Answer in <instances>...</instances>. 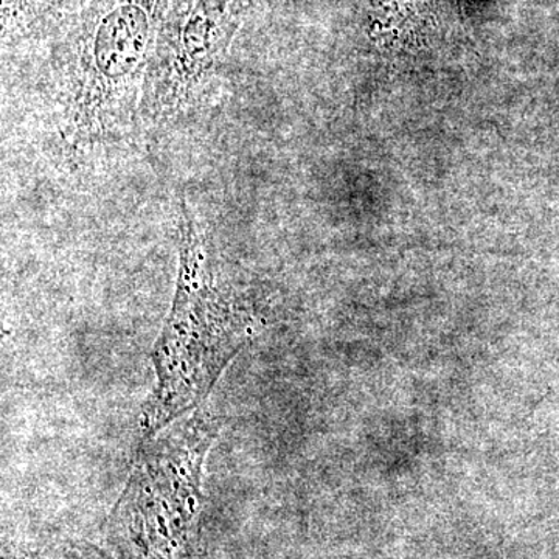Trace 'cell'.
<instances>
[{"instance_id":"cell-1","label":"cell","mask_w":559,"mask_h":559,"mask_svg":"<svg viewBox=\"0 0 559 559\" xmlns=\"http://www.w3.org/2000/svg\"><path fill=\"white\" fill-rule=\"evenodd\" d=\"M257 320L221 274L212 242L179 200V271L170 316L154 345L156 385L140 428L151 437L204 404Z\"/></svg>"},{"instance_id":"cell-2","label":"cell","mask_w":559,"mask_h":559,"mask_svg":"<svg viewBox=\"0 0 559 559\" xmlns=\"http://www.w3.org/2000/svg\"><path fill=\"white\" fill-rule=\"evenodd\" d=\"M221 419L202 406L146 437L130 477L105 522L116 559H183L204 536L205 459Z\"/></svg>"},{"instance_id":"cell-3","label":"cell","mask_w":559,"mask_h":559,"mask_svg":"<svg viewBox=\"0 0 559 559\" xmlns=\"http://www.w3.org/2000/svg\"><path fill=\"white\" fill-rule=\"evenodd\" d=\"M3 559H116L110 551L92 546L84 540H62L38 547H22L10 550Z\"/></svg>"},{"instance_id":"cell-4","label":"cell","mask_w":559,"mask_h":559,"mask_svg":"<svg viewBox=\"0 0 559 559\" xmlns=\"http://www.w3.org/2000/svg\"><path fill=\"white\" fill-rule=\"evenodd\" d=\"M183 559H210L207 543H205L204 536L198 543H194V546L191 547L189 551H187L186 557Z\"/></svg>"}]
</instances>
